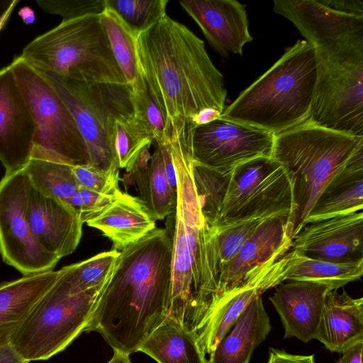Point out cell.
<instances>
[{
  "mask_svg": "<svg viewBox=\"0 0 363 363\" xmlns=\"http://www.w3.org/2000/svg\"><path fill=\"white\" fill-rule=\"evenodd\" d=\"M305 40L317 63L311 114L328 121L359 114L363 110V26L328 23L308 33Z\"/></svg>",
  "mask_w": 363,
  "mask_h": 363,
  "instance_id": "obj_7",
  "label": "cell"
},
{
  "mask_svg": "<svg viewBox=\"0 0 363 363\" xmlns=\"http://www.w3.org/2000/svg\"><path fill=\"white\" fill-rule=\"evenodd\" d=\"M19 2L18 0H13L11 5L9 8L5 11V12L0 17V32L4 28V26L7 23L11 14L12 13L14 8Z\"/></svg>",
  "mask_w": 363,
  "mask_h": 363,
  "instance_id": "obj_47",
  "label": "cell"
},
{
  "mask_svg": "<svg viewBox=\"0 0 363 363\" xmlns=\"http://www.w3.org/2000/svg\"><path fill=\"white\" fill-rule=\"evenodd\" d=\"M315 339L340 354L363 340V298H352L345 290L328 291Z\"/></svg>",
  "mask_w": 363,
  "mask_h": 363,
  "instance_id": "obj_23",
  "label": "cell"
},
{
  "mask_svg": "<svg viewBox=\"0 0 363 363\" xmlns=\"http://www.w3.org/2000/svg\"><path fill=\"white\" fill-rule=\"evenodd\" d=\"M60 269L0 283V347L11 340L38 301L53 287Z\"/></svg>",
  "mask_w": 363,
  "mask_h": 363,
  "instance_id": "obj_20",
  "label": "cell"
},
{
  "mask_svg": "<svg viewBox=\"0 0 363 363\" xmlns=\"http://www.w3.org/2000/svg\"><path fill=\"white\" fill-rule=\"evenodd\" d=\"M273 142L272 133L219 118L195 128L192 157L207 167L228 172L255 158L271 157Z\"/></svg>",
  "mask_w": 363,
  "mask_h": 363,
  "instance_id": "obj_13",
  "label": "cell"
},
{
  "mask_svg": "<svg viewBox=\"0 0 363 363\" xmlns=\"http://www.w3.org/2000/svg\"><path fill=\"white\" fill-rule=\"evenodd\" d=\"M363 340L345 349L337 363H362Z\"/></svg>",
  "mask_w": 363,
  "mask_h": 363,
  "instance_id": "obj_42",
  "label": "cell"
},
{
  "mask_svg": "<svg viewBox=\"0 0 363 363\" xmlns=\"http://www.w3.org/2000/svg\"><path fill=\"white\" fill-rule=\"evenodd\" d=\"M269 300L284 328V338L308 342L315 338L326 294L323 284L291 281L277 286Z\"/></svg>",
  "mask_w": 363,
  "mask_h": 363,
  "instance_id": "obj_19",
  "label": "cell"
},
{
  "mask_svg": "<svg viewBox=\"0 0 363 363\" xmlns=\"http://www.w3.org/2000/svg\"><path fill=\"white\" fill-rule=\"evenodd\" d=\"M135 48L140 73L165 116L168 142L195 125L193 120L201 111L223 112L224 77L204 42L185 25L166 14L137 35Z\"/></svg>",
  "mask_w": 363,
  "mask_h": 363,
  "instance_id": "obj_2",
  "label": "cell"
},
{
  "mask_svg": "<svg viewBox=\"0 0 363 363\" xmlns=\"http://www.w3.org/2000/svg\"><path fill=\"white\" fill-rule=\"evenodd\" d=\"M153 140L133 113L118 120L116 123L115 150L119 169L131 172L143 149L151 145Z\"/></svg>",
  "mask_w": 363,
  "mask_h": 363,
  "instance_id": "obj_32",
  "label": "cell"
},
{
  "mask_svg": "<svg viewBox=\"0 0 363 363\" xmlns=\"http://www.w3.org/2000/svg\"><path fill=\"white\" fill-rule=\"evenodd\" d=\"M157 145L160 147L162 153L163 168L165 177L172 189L177 192V179L171 155L169 143H168L164 145Z\"/></svg>",
  "mask_w": 363,
  "mask_h": 363,
  "instance_id": "obj_41",
  "label": "cell"
},
{
  "mask_svg": "<svg viewBox=\"0 0 363 363\" xmlns=\"http://www.w3.org/2000/svg\"><path fill=\"white\" fill-rule=\"evenodd\" d=\"M363 150L357 152L321 192L305 221L307 223L362 211Z\"/></svg>",
  "mask_w": 363,
  "mask_h": 363,
  "instance_id": "obj_24",
  "label": "cell"
},
{
  "mask_svg": "<svg viewBox=\"0 0 363 363\" xmlns=\"http://www.w3.org/2000/svg\"><path fill=\"white\" fill-rule=\"evenodd\" d=\"M86 225L99 230L121 251L155 228V220L139 197L121 189L115 200Z\"/></svg>",
  "mask_w": 363,
  "mask_h": 363,
  "instance_id": "obj_22",
  "label": "cell"
},
{
  "mask_svg": "<svg viewBox=\"0 0 363 363\" xmlns=\"http://www.w3.org/2000/svg\"><path fill=\"white\" fill-rule=\"evenodd\" d=\"M38 72L71 112L87 147L90 164L106 171L119 170L115 150L116 123L133 113L131 87L89 84Z\"/></svg>",
  "mask_w": 363,
  "mask_h": 363,
  "instance_id": "obj_8",
  "label": "cell"
},
{
  "mask_svg": "<svg viewBox=\"0 0 363 363\" xmlns=\"http://www.w3.org/2000/svg\"><path fill=\"white\" fill-rule=\"evenodd\" d=\"M220 113L215 109L208 108L199 112L193 120L196 125H201L208 123L220 118Z\"/></svg>",
  "mask_w": 363,
  "mask_h": 363,
  "instance_id": "obj_44",
  "label": "cell"
},
{
  "mask_svg": "<svg viewBox=\"0 0 363 363\" xmlns=\"http://www.w3.org/2000/svg\"><path fill=\"white\" fill-rule=\"evenodd\" d=\"M45 12L60 16L62 21L89 14H101L106 0H36Z\"/></svg>",
  "mask_w": 363,
  "mask_h": 363,
  "instance_id": "obj_37",
  "label": "cell"
},
{
  "mask_svg": "<svg viewBox=\"0 0 363 363\" xmlns=\"http://www.w3.org/2000/svg\"><path fill=\"white\" fill-rule=\"evenodd\" d=\"M23 170L33 188L67 203L79 188L68 164L30 158Z\"/></svg>",
  "mask_w": 363,
  "mask_h": 363,
  "instance_id": "obj_30",
  "label": "cell"
},
{
  "mask_svg": "<svg viewBox=\"0 0 363 363\" xmlns=\"http://www.w3.org/2000/svg\"><path fill=\"white\" fill-rule=\"evenodd\" d=\"M265 219H252L221 228H213L220 273Z\"/></svg>",
  "mask_w": 363,
  "mask_h": 363,
  "instance_id": "obj_35",
  "label": "cell"
},
{
  "mask_svg": "<svg viewBox=\"0 0 363 363\" xmlns=\"http://www.w3.org/2000/svg\"><path fill=\"white\" fill-rule=\"evenodd\" d=\"M12 1H0V17L11 5Z\"/></svg>",
  "mask_w": 363,
  "mask_h": 363,
  "instance_id": "obj_48",
  "label": "cell"
},
{
  "mask_svg": "<svg viewBox=\"0 0 363 363\" xmlns=\"http://www.w3.org/2000/svg\"><path fill=\"white\" fill-rule=\"evenodd\" d=\"M119 255V251L111 250L63 267L57 284L69 294L100 289L109 277Z\"/></svg>",
  "mask_w": 363,
  "mask_h": 363,
  "instance_id": "obj_29",
  "label": "cell"
},
{
  "mask_svg": "<svg viewBox=\"0 0 363 363\" xmlns=\"http://www.w3.org/2000/svg\"><path fill=\"white\" fill-rule=\"evenodd\" d=\"M134 116L145 127L158 145L168 143L166 135V118L143 79L131 89Z\"/></svg>",
  "mask_w": 363,
  "mask_h": 363,
  "instance_id": "obj_34",
  "label": "cell"
},
{
  "mask_svg": "<svg viewBox=\"0 0 363 363\" xmlns=\"http://www.w3.org/2000/svg\"><path fill=\"white\" fill-rule=\"evenodd\" d=\"M18 14L26 25L32 24L35 20V12L29 6L22 7Z\"/></svg>",
  "mask_w": 363,
  "mask_h": 363,
  "instance_id": "obj_45",
  "label": "cell"
},
{
  "mask_svg": "<svg viewBox=\"0 0 363 363\" xmlns=\"http://www.w3.org/2000/svg\"><path fill=\"white\" fill-rule=\"evenodd\" d=\"M272 329L261 296L245 308L234 326L209 354L207 363H250Z\"/></svg>",
  "mask_w": 363,
  "mask_h": 363,
  "instance_id": "obj_25",
  "label": "cell"
},
{
  "mask_svg": "<svg viewBox=\"0 0 363 363\" xmlns=\"http://www.w3.org/2000/svg\"><path fill=\"white\" fill-rule=\"evenodd\" d=\"M57 282L35 306L11 340V347L29 363L52 357L84 333L101 289L69 294Z\"/></svg>",
  "mask_w": 363,
  "mask_h": 363,
  "instance_id": "obj_10",
  "label": "cell"
},
{
  "mask_svg": "<svg viewBox=\"0 0 363 363\" xmlns=\"http://www.w3.org/2000/svg\"><path fill=\"white\" fill-rule=\"evenodd\" d=\"M293 231L289 214L276 215L264 220L223 269L218 299L240 284L251 272L277 260L288 252L291 246Z\"/></svg>",
  "mask_w": 363,
  "mask_h": 363,
  "instance_id": "obj_17",
  "label": "cell"
},
{
  "mask_svg": "<svg viewBox=\"0 0 363 363\" xmlns=\"http://www.w3.org/2000/svg\"><path fill=\"white\" fill-rule=\"evenodd\" d=\"M172 239L155 228L121 251L95 299L84 333H99L113 350L130 354L167 318Z\"/></svg>",
  "mask_w": 363,
  "mask_h": 363,
  "instance_id": "obj_1",
  "label": "cell"
},
{
  "mask_svg": "<svg viewBox=\"0 0 363 363\" xmlns=\"http://www.w3.org/2000/svg\"><path fill=\"white\" fill-rule=\"evenodd\" d=\"M18 56L40 72L89 84H128L100 14L62 21L30 42Z\"/></svg>",
  "mask_w": 363,
  "mask_h": 363,
  "instance_id": "obj_6",
  "label": "cell"
},
{
  "mask_svg": "<svg viewBox=\"0 0 363 363\" xmlns=\"http://www.w3.org/2000/svg\"><path fill=\"white\" fill-rule=\"evenodd\" d=\"M179 4L221 56L242 55L253 38L249 31L245 6L235 0H184Z\"/></svg>",
  "mask_w": 363,
  "mask_h": 363,
  "instance_id": "obj_18",
  "label": "cell"
},
{
  "mask_svg": "<svg viewBox=\"0 0 363 363\" xmlns=\"http://www.w3.org/2000/svg\"><path fill=\"white\" fill-rule=\"evenodd\" d=\"M0 363L29 362L22 359L9 345L3 347H0Z\"/></svg>",
  "mask_w": 363,
  "mask_h": 363,
  "instance_id": "obj_43",
  "label": "cell"
},
{
  "mask_svg": "<svg viewBox=\"0 0 363 363\" xmlns=\"http://www.w3.org/2000/svg\"><path fill=\"white\" fill-rule=\"evenodd\" d=\"M295 211L289 179L272 157H260L233 169L215 228Z\"/></svg>",
  "mask_w": 363,
  "mask_h": 363,
  "instance_id": "obj_11",
  "label": "cell"
},
{
  "mask_svg": "<svg viewBox=\"0 0 363 363\" xmlns=\"http://www.w3.org/2000/svg\"><path fill=\"white\" fill-rule=\"evenodd\" d=\"M363 136H354L306 121L274 135L271 157L289 179L295 211L291 217L293 238L327 184L359 150Z\"/></svg>",
  "mask_w": 363,
  "mask_h": 363,
  "instance_id": "obj_5",
  "label": "cell"
},
{
  "mask_svg": "<svg viewBox=\"0 0 363 363\" xmlns=\"http://www.w3.org/2000/svg\"><path fill=\"white\" fill-rule=\"evenodd\" d=\"M30 182L23 170L0 181V255L23 276L54 270L60 261L36 240L26 209Z\"/></svg>",
  "mask_w": 363,
  "mask_h": 363,
  "instance_id": "obj_12",
  "label": "cell"
},
{
  "mask_svg": "<svg viewBox=\"0 0 363 363\" xmlns=\"http://www.w3.org/2000/svg\"><path fill=\"white\" fill-rule=\"evenodd\" d=\"M114 194H105L79 187L68 203L79 214L83 223L96 217L116 199Z\"/></svg>",
  "mask_w": 363,
  "mask_h": 363,
  "instance_id": "obj_38",
  "label": "cell"
},
{
  "mask_svg": "<svg viewBox=\"0 0 363 363\" xmlns=\"http://www.w3.org/2000/svg\"><path fill=\"white\" fill-rule=\"evenodd\" d=\"M79 187L105 194H114L119 189V170L106 171L91 164L72 167Z\"/></svg>",
  "mask_w": 363,
  "mask_h": 363,
  "instance_id": "obj_36",
  "label": "cell"
},
{
  "mask_svg": "<svg viewBox=\"0 0 363 363\" xmlns=\"http://www.w3.org/2000/svg\"><path fill=\"white\" fill-rule=\"evenodd\" d=\"M34 134L31 112L9 65L0 69V162L5 174L26 166Z\"/></svg>",
  "mask_w": 363,
  "mask_h": 363,
  "instance_id": "obj_14",
  "label": "cell"
},
{
  "mask_svg": "<svg viewBox=\"0 0 363 363\" xmlns=\"http://www.w3.org/2000/svg\"><path fill=\"white\" fill-rule=\"evenodd\" d=\"M10 66L35 123L30 158L72 167L90 164L87 147L77 125L54 88L19 56Z\"/></svg>",
  "mask_w": 363,
  "mask_h": 363,
  "instance_id": "obj_9",
  "label": "cell"
},
{
  "mask_svg": "<svg viewBox=\"0 0 363 363\" xmlns=\"http://www.w3.org/2000/svg\"><path fill=\"white\" fill-rule=\"evenodd\" d=\"M267 363H315L313 355H299L270 348Z\"/></svg>",
  "mask_w": 363,
  "mask_h": 363,
  "instance_id": "obj_40",
  "label": "cell"
},
{
  "mask_svg": "<svg viewBox=\"0 0 363 363\" xmlns=\"http://www.w3.org/2000/svg\"><path fill=\"white\" fill-rule=\"evenodd\" d=\"M26 216L33 236L47 252L61 259L77 247L84 223L68 203L46 196L30 184Z\"/></svg>",
  "mask_w": 363,
  "mask_h": 363,
  "instance_id": "obj_16",
  "label": "cell"
},
{
  "mask_svg": "<svg viewBox=\"0 0 363 363\" xmlns=\"http://www.w3.org/2000/svg\"><path fill=\"white\" fill-rule=\"evenodd\" d=\"M157 363H207L196 333L167 318L139 347Z\"/></svg>",
  "mask_w": 363,
  "mask_h": 363,
  "instance_id": "obj_26",
  "label": "cell"
},
{
  "mask_svg": "<svg viewBox=\"0 0 363 363\" xmlns=\"http://www.w3.org/2000/svg\"><path fill=\"white\" fill-rule=\"evenodd\" d=\"M232 171L220 172L193 162V176L202 214L211 227L217 222Z\"/></svg>",
  "mask_w": 363,
  "mask_h": 363,
  "instance_id": "obj_31",
  "label": "cell"
},
{
  "mask_svg": "<svg viewBox=\"0 0 363 363\" xmlns=\"http://www.w3.org/2000/svg\"><path fill=\"white\" fill-rule=\"evenodd\" d=\"M291 249L335 263L363 260L362 211L306 224L293 238Z\"/></svg>",
  "mask_w": 363,
  "mask_h": 363,
  "instance_id": "obj_15",
  "label": "cell"
},
{
  "mask_svg": "<svg viewBox=\"0 0 363 363\" xmlns=\"http://www.w3.org/2000/svg\"><path fill=\"white\" fill-rule=\"evenodd\" d=\"M177 179L172 287L167 318L198 333L218 300L220 266L216 232L206 223L193 176L191 139L169 141Z\"/></svg>",
  "mask_w": 363,
  "mask_h": 363,
  "instance_id": "obj_3",
  "label": "cell"
},
{
  "mask_svg": "<svg viewBox=\"0 0 363 363\" xmlns=\"http://www.w3.org/2000/svg\"><path fill=\"white\" fill-rule=\"evenodd\" d=\"M130 174L138 186L139 198L155 220H163L175 210L177 192L165 177L162 153L157 144L150 161L136 163Z\"/></svg>",
  "mask_w": 363,
  "mask_h": 363,
  "instance_id": "obj_27",
  "label": "cell"
},
{
  "mask_svg": "<svg viewBox=\"0 0 363 363\" xmlns=\"http://www.w3.org/2000/svg\"><path fill=\"white\" fill-rule=\"evenodd\" d=\"M128 354L113 350V355L107 363H132Z\"/></svg>",
  "mask_w": 363,
  "mask_h": 363,
  "instance_id": "obj_46",
  "label": "cell"
},
{
  "mask_svg": "<svg viewBox=\"0 0 363 363\" xmlns=\"http://www.w3.org/2000/svg\"><path fill=\"white\" fill-rule=\"evenodd\" d=\"M317 78L313 48L298 40L237 99L220 118L250 125L274 135L307 121Z\"/></svg>",
  "mask_w": 363,
  "mask_h": 363,
  "instance_id": "obj_4",
  "label": "cell"
},
{
  "mask_svg": "<svg viewBox=\"0 0 363 363\" xmlns=\"http://www.w3.org/2000/svg\"><path fill=\"white\" fill-rule=\"evenodd\" d=\"M100 17L114 58L128 84L133 89L143 79L135 54L137 34L107 5Z\"/></svg>",
  "mask_w": 363,
  "mask_h": 363,
  "instance_id": "obj_28",
  "label": "cell"
},
{
  "mask_svg": "<svg viewBox=\"0 0 363 363\" xmlns=\"http://www.w3.org/2000/svg\"><path fill=\"white\" fill-rule=\"evenodd\" d=\"M325 7L337 12L363 16V2L360 0H318Z\"/></svg>",
  "mask_w": 363,
  "mask_h": 363,
  "instance_id": "obj_39",
  "label": "cell"
},
{
  "mask_svg": "<svg viewBox=\"0 0 363 363\" xmlns=\"http://www.w3.org/2000/svg\"><path fill=\"white\" fill-rule=\"evenodd\" d=\"M363 274V260L335 263L308 257L290 249L270 266L271 288L286 280L309 281L337 290L358 280Z\"/></svg>",
  "mask_w": 363,
  "mask_h": 363,
  "instance_id": "obj_21",
  "label": "cell"
},
{
  "mask_svg": "<svg viewBox=\"0 0 363 363\" xmlns=\"http://www.w3.org/2000/svg\"><path fill=\"white\" fill-rule=\"evenodd\" d=\"M168 0H106L138 35L156 24L164 15Z\"/></svg>",
  "mask_w": 363,
  "mask_h": 363,
  "instance_id": "obj_33",
  "label": "cell"
}]
</instances>
